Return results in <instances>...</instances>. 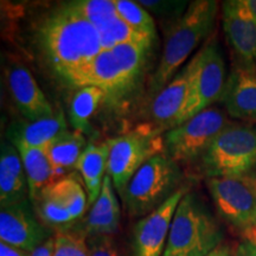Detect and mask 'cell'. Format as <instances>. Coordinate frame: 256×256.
I'll return each mask as SVG.
<instances>
[{
  "label": "cell",
  "mask_w": 256,
  "mask_h": 256,
  "mask_svg": "<svg viewBox=\"0 0 256 256\" xmlns=\"http://www.w3.org/2000/svg\"><path fill=\"white\" fill-rule=\"evenodd\" d=\"M36 34L44 57L62 80L102 51L98 28L64 2L44 16Z\"/></svg>",
  "instance_id": "cell-1"
},
{
  "label": "cell",
  "mask_w": 256,
  "mask_h": 256,
  "mask_svg": "<svg viewBox=\"0 0 256 256\" xmlns=\"http://www.w3.org/2000/svg\"><path fill=\"white\" fill-rule=\"evenodd\" d=\"M218 2L214 0H196L190 2L166 34L164 50L159 66L150 82L152 98L179 72L183 64L197 46L209 36L215 26Z\"/></svg>",
  "instance_id": "cell-2"
},
{
  "label": "cell",
  "mask_w": 256,
  "mask_h": 256,
  "mask_svg": "<svg viewBox=\"0 0 256 256\" xmlns=\"http://www.w3.org/2000/svg\"><path fill=\"white\" fill-rule=\"evenodd\" d=\"M222 241L220 224L197 197L188 192L176 210L162 256H206Z\"/></svg>",
  "instance_id": "cell-3"
},
{
  "label": "cell",
  "mask_w": 256,
  "mask_h": 256,
  "mask_svg": "<svg viewBox=\"0 0 256 256\" xmlns=\"http://www.w3.org/2000/svg\"><path fill=\"white\" fill-rule=\"evenodd\" d=\"M208 178L247 176L256 168V127L229 124L200 158Z\"/></svg>",
  "instance_id": "cell-4"
},
{
  "label": "cell",
  "mask_w": 256,
  "mask_h": 256,
  "mask_svg": "<svg viewBox=\"0 0 256 256\" xmlns=\"http://www.w3.org/2000/svg\"><path fill=\"white\" fill-rule=\"evenodd\" d=\"M179 170L166 153L153 156L134 174L122 197L126 210L132 216L148 215L174 194Z\"/></svg>",
  "instance_id": "cell-5"
},
{
  "label": "cell",
  "mask_w": 256,
  "mask_h": 256,
  "mask_svg": "<svg viewBox=\"0 0 256 256\" xmlns=\"http://www.w3.org/2000/svg\"><path fill=\"white\" fill-rule=\"evenodd\" d=\"M162 132L160 128L147 124L110 139L107 174L120 194L134 174L146 162L165 153V142Z\"/></svg>",
  "instance_id": "cell-6"
},
{
  "label": "cell",
  "mask_w": 256,
  "mask_h": 256,
  "mask_svg": "<svg viewBox=\"0 0 256 256\" xmlns=\"http://www.w3.org/2000/svg\"><path fill=\"white\" fill-rule=\"evenodd\" d=\"M220 216L246 240H256V176L208 178Z\"/></svg>",
  "instance_id": "cell-7"
},
{
  "label": "cell",
  "mask_w": 256,
  "mask_h": 256,
  "mask_svg": "<svg viewBox=\"0 0 256 256\" xmlns=\"http://www.w3.org/2000/svg\"><path fill=\"white\" fill-rule=\"evenodd\" d=\"M186 66L190 75V96L183 122L222 100L226 83V64L215 40L206 42Z\"/></svg>",
  "instance_id": "cell-8"
},
{
  "label": "cell",
  "mask_w": 256,
  "mask_h": 256,
  "mask_svg": "<svg viewBox=\"0 0 256 256\" xmlns=\"http://www.w3.org/2000/svg\"><path fill=\"white\" fill-rule=\"evenodd\" d=\"M229 121L217 108H208L170 130L164 136L165 153L174 162H190L202 158Z\"/></svg>",
  "instance_id": "cell-9"
},
{
  "label": "cell",
  "mask_w": 256,
  "mask_h": 256,
  "mask_svg": "<svg viewBox=\"0 0 256 256\" xmlns=\"http://www.w3.org/2000/svg\"><path fill=\"white\" fill-rule=\"evenodd\" d=\"M188 192L185 186L177 188L162 206L136 224L133 230L134 256L164 255L176 210Z\"/></svg>",
  "instance_id": "cell-10"
},
{
  "label": "cell",
  "mask_w": 256,
  "mask_h": 256,
  "mask_svg": "<svg viewBox=\"0 0 256 256\" xmlns=\"http://www.w3.org/2000/svg\"><path fill=\"white\" fill-rule=\"evenodd\" d=\"M49 238H51L49 230L38 222L28 200L2 206L0 210L2 242L32 252Z\"/></svg>",
  "instance_id": "cell-11"
},
{
  "label": "cell",
  "mask_w": 256,
  "mask_h": 256,
  "mask_svg": "<svg viewBox=\"0 0 256 256\" xmlns=\"http://www.w3.org/2000/svg\"><path fill=\"white\" fill-rule=\"evenodd\" d=\"M222 22L235 60L234 66L256 69V22L243 11L238 0L223 2Z\"/></svg>",
  "instance_id": "cell-12"
},
{
  "label": "cell",
  "mask_w": 256,
  "mask_h": 256,
  "mask_svg": "<svg viewBox=\"0 0 256 256\" xmlns=\"http://www.w3.org/2000/svg\"><path fill=\"white\" fill-rule=\"evenodd\" d=\"M63 81L78 89L100 88L107 94V98L110 94H120L132 87L112 50H102L81 68L66 76Z\"/></svg>",
  "instance_id": "cell-13"
},
{
  "label": "cell",
  "mask_w": 256,
  "mask_h": 256,
  "mask_svg": "<svg viewBox=\"0 0 256 256\" xmlns=\"http://www.w3.org/2000/svg\"><path fill=\"white\" fill-rule=\"evenodd\" d=\"M188 96L190 75L188 66H185V68L152 98L151 115L156 126L160 130L168 128L170 130L183 122Z\"/></svg>",
  "instance_id": "cell-14"
},
{
  "label": "cell",
  "mask_w": 256,
  "mask_h": 256,
  "mask_svg": "<svg viewBox=\"0 0 256 256\" xmlns=\"http://www.w3.org/2000/svg\"><path fill=\"white\" fill-rule=\"evenodd\" d=\"M8 83L16 106L26 120L36 121L55 114L52 106L28 68L12 66Z\"/></svg>",
  "instance_id": "cell-15"
},
{
  "label": "cell",
  "mask_w": 256,
  "mask_h": 256,
  "mask_svg": "<svg viewBox=\"0 0 256 256\" xmlns=\"http://www.w3.org/2000/svg\"><path fill=\"white\" fill-rule=\"evenodd\" d=\"M222 101L230 116L256 121V69L234 66Z\"/></svg>",
  "instance_id": "cell-16"
},
{
  "label": "cell",
  "mask_w": 256,
  "mask_h": 256,
  "mask_svg": "<svg viewBox=\"0 0 256 256\" xmlns=\"http://www.w3.org/2000/svg\"><path fill=\"white\" fill-rule=\"evenodd\" d=\"M113 182L106 176L98 200L92 204L87 217L83 220L82 232L87 238L113 235L120 224V206L114 191Z\"/></svg>",
  "instance_id": "cell-17"
},
{
  "label": "cell",
  "mask_w": 256,
  "mask_h": 256,
  "mask_svg": "<svg viewBox=\"0 0 256 256\" xmlns=\"http://www.w3.org/2000/svg\"><path fill=\"white\" fill-rule=\"evenodd\" d=\"M26 191H28V185L20 154L11 142H2L0 153L2 206L26 200Z\"/></svg>",
  "instance_id": "cell-18"
},
{
  "label": "cell",
  "mask_w": 256,
  "mask_h": 256,
  "mask_svg": "<svg viewBox=\"0 0 256 256\" xmlns=\"http://www.w3.org/2000/svg\"><path fill=\"white\" fill-rule=\"evenodd\" d=\"M68 130L63 112L44 119L16 124L10 128V142H23L31 147L46 148L57 136Z\"/></svg>",
  "instance_id": "cell-19"
},
{
  "label": "cell",
  "mask_w": 256,
  "mask_h": 256,
  "mask_svg": "<svg viewBox=\"0 0 256 256\" xmlns=\"http://www.w3.org/2000/svg\"><path fill=\"white\" fill-rule=\"evenodd\" d=\"M110 152V139L101 144H90L80 156L76 168L82 176L83 184L88 194V203L92 206L102 190L106 172H108V159Z\"/></svg>",
  "instance_id": "cell-20"
},
{
  "label": "cell",
  "mask_w": 256,
  "mask_h": 256,
  "mask_svg": "<svg viewBox=\"0 0 256 256\" xmlns=\"http://www.w3.org/2000/svg\"><path fill=\"white\" fill-rule=\"evenodd\" d=\"M20 154L28 185V196L34 200L44 188L55 182L52 166L48 158L46 148L31 147L23 142H11Z\"/></svg>",
  "instance_id": "cell-21"
},
{
  "label": "cell",
  "mask_w": 256,
  "mask_h": 256,
  "mask_svg": "<svg viewBox=\"0 0 256 256\" xmlns=\"http://www.w3.org/2000/svg\"><path fill=\"white\" fill-rule=\"evenodd\" d=\"M84 134L78 130H66L46 147L48 158L52 166L55 180L72 168H76L78 162L87 148Z\"/></svg>",
  "instance_id": "cell-22"
},
{
  "label": "cell",
  "mask_w": 256,
  "mask_h": 256,
  "mask_svg": "<svg viewBox=\"0 0 256 256\" xmlns=\"http://www.w3.org/2000/svg\"><path fill=\"white\" fill-rule=\"evenodd\" d=\"M106 98H107V94L100 88H78L72 96L69 110L70 124L74 130L83 134L90 133V118L95 114L98 104Z\"/></svg>",
  "instance_id": "cell-23"
},
{
  "label": "cell",
  "mask_w": 256,
  "mask_h": 256,
  "mask_svg": "<svg viewBox=\"0 0 256 256\" xmlns=\"http://www.w3.org/2000/svg\"><path fill=\"white\" fill-rule=\"evenodd\" d=\"M36 211L40 218L46 226L56 228L57 230H64L72 228L75 220L70 215L68 208L62 203V200L50 190L49 185L44 188L34 200Z\"/></svg>",
  "instance_id": "cell-24"
},
{
  "label": "cell",
  "mask_w": 256,
  "mask_h": 256,
  "mask_svg": "<svg viewBox=\"0 0 256 256\" xmlns=\"http://www.w3.org/2000/svg\"><path fill=\"white\" fill-rule=\"evenodd\" d=\"M50 190L62 200L68 208L74 220H78L83 216L88 203V194L78 177L70 174L57 179L49 184Z\"/></svg>",
  "instance_id": "cell-25"
},
{
  "label": "cell",
  "mask_w": 256,
  "mask_h": 256,
  "mask_svg": "<svg viewBox=\"0 0 256 256\" xmlns=\"http://www.w3.org/2000/svg\"><path fill=\"white\" fill-rule=\"evenodd\" d=\"M152 43V40L140 42V43H127L112 49L121 69H122L124 75L126 76L130 86L134 84V82L142 74Z\"/></svg>",
  "instance_id": "cell-26"
},
{
  "label": "cell",
  "mask_w": 256,
  "mask_h": 256,
  "mask_svg": "<svg viewBox=\"0 0 256 256\" xmlns=\"http://www.w3.org/2000/svg\"><path fill=\"white\" fill-rule=\"evenodd\" d=\"M64 5L94 25L98 30L118 18L113 0H75L64 2Z\"/></svg>",
  "instance_id": "cell-27"
},
{
  "label": "cell",
  "mask_w": 256,
  "mask_h": 256,
  "mask_svg": "<svg viewBox=\"0 0 256 256\" xmlns=\"http://www.w3.org/2000/svg\"><path fill=\"white\" fill-rule=\"evenodd\" d=\"M102 50H112L113 48L127 43L154 40V37L136 31L119 17L98 30Z\"/></svg>",
  "instance_id": "cell-28"
},
{
  "label": "cell",
  "mask_w": 256,
  "mask_h": 256,
  "mask_svg": "<svg viewBox=\"0 0 256 256\" xmlns=\"http://www.w3.org/2000/svg\"><path fill=\"white\" fill-rule=\"evenodd\" d=\"M118 17L124 23L136 28V31L156 38L154 19L147 12V10L136 2L130 0H114Z\"/></svg>",
  "instance_id": "cell-29"
},
{
  "label": "cell",
  "mask_w": 256,
  "mask_h": 256,
  "mask_svg": "<svg viewBox=\"0 0 256 256\" xmlns=\"http://www.w3.org/2000/svg\"><path fill=\"white\" fill-rule=\"evenodd\" d=\"M87 235L78 229H64L54 236L52 256H89Z\"/></svg>",
  "instance_id": "cell-30"
},
{
  "label": "cell",
  "mask_w": 256,
  "mask_h": 256,
  "mask_svg": "<svg viewBox=\"0 0 256 256\" xmlns=\"http://www.w3.org/2000/svg\"><path fill=\"white\" fill-rule=\"evenodd\" d=\"M89 256H122L112 235L92 236L87 240Z\"/></svg>",
  "instance_id": "cell-31"
},
{
  "label": "cell",
  "mask_w": 256,
  "mask_h": 256,
  "mask_svg": "<svg viewBox=\"0 0 256 256\" xmlns=\"http://www.w3.org/2000/svg\"><path fill=\"white\" fill-rule=\"evenodd\" d=\"M138 2L146 10L148 8L153 12H158V14L162 12V10H164V11L166 10V12H168L171 8L183 10L186 6V2H145V0H142V2ZM162 14H165V12H162Z\"/></svg>",
  "instance_id": "cell-32"
},
{
  "label": "cell",
  "mask_w": 256,
  "mask_h": 256,
  "mask_svg": "<svg viewBox=\"0 0 256 256\" xmlns=\"http://www.w3.org/2000/svg\"><path fill=\"white\" fill-rule=\"evenodd\" d=\"M235 256H256V240H243L236 248Z\"/></svg>",
  "instance_id": "cell-33"
},
{
  "label": "cell",
  "mask_w": 256,
  "mask_h": 256,
  "mask_svg": "<svg viewBox=\"0 0 256 256\" xmlns=\"http://www.w3.org/2000/svg\"><path fill=\"white\" fill-rule=\"evenodd\" d=\"M32 252L14 247L5 242H0V256H31Z\"/></svg>",
  "instance_id": "cell-34"
},
{
  "label": "cell",
  "mask_w": 256,
  "mask_h": 256,
  "mask_svg": "<svg viewBox=\"0 0 256 256\" xmlns=\"http://www.w3.org/2000/svg\"><path fill=\"white\" fill-rule=\"evenodd\" d=\"M54 254V238L48 240L43 244L32 252L31 256H52Z\"/></svg>",
  "instance_id": "cell-35"
},
{
  "label": "cell",
  "mask_w": 256,
  "mask_h": 256,
  "mask_svg": "<svg viewBox=\"0 0 256 256\" xmlns=\"http://www.w3.org/2000/svg\"><path fill=\"white\" fill-rule=\"evenodd\" d=\"M238 2L243 11L256 22V0H238Z\"/></svg>",
  "instance_id": "cell-36"
},
{
  "label": "cell",
  "mask_w": 256,
  "mask_h": 256,
  "mask_svg": "<svg viewBox=\"0 0 256 256\" xmlns=\"http://www.w3.org/2000/svg\"><path fill=\"white\" fill-rule=\"evenodd\" d=\"M206 256H235V254H232V248L226 244H220V247H217L215 250L211 252L209 255Z\"/></svg>",
  "instance_id": "cell-37"
}]
</instances>
